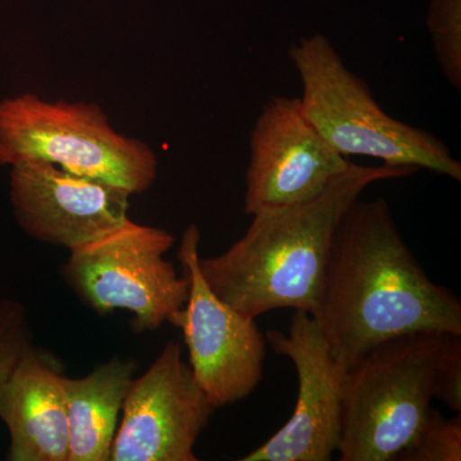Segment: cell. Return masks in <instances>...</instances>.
Returning <instances> with one entry per match:
<instances>
[{"mask_svg": "<svg viewBox=\"0 0 461 461\" xmlns=\"http://www.w3.org/2000/svg\"><path fill=\"white\" fill-rule=\"evenodd\" d=\"M312 317L346 369L387 339L461 335V300L423 271L382 198L342 215Z\"/></svg>", "mask_w": 461, "mask_h": 461, "instance_id": "obj_1", "label": "cell"}, {"mask_svg": "<svg viewBox=\"0 0 461 461\" xmlns=\"http://www.w3.org/2000/svg\"><path fill=\"white\" fill-rule=\"evenodd\" d=\"M418 171L351 163L317 198L253 214L235 244L220 256L199 258L200 271L215 295L247 317L282 308L313 315L342 215L375 182Z\"/></svg>", "mask_w": 461, "mask_h": 461, "instance_id": "obj_2", "label": "cell"}, {"mask_svg": "<svg viewBox=\"0 0 461 461\" xmlns=\"http://www.w3.org/2000/svg\"><path fill=\"white\" fill-rule=\"evenodd\" d=\"M288 58L302 81L303 113L339 154L429 169L461 181V163L447 145L433 133L387 114L323 33L293 42Z\"/></svg>", "mask_w": 461, "mask_h": 461, "instance_id": "obj_3", "label": "cell"}, {"mask_svg": "<svg viewBox=\"0 0 461 461\" xmlns=\"http://www.w3.org/2000/svg\"><path fill=\"white\" fill-rule=\"evenodd\" d=\"M26 160L108 182L131 195L150 189L158 176L156 151L115 131L99 105L32 93L0 102V166Z\"/></svg>", "mask_w": 461, "mask_h": 461, "instance_id": "obj_4", "label": "cell"}, {"mask_svg": "<svg viewBox=\"0 0 461 461\" xmlns=\"http://www.w3.org/2000/svg\"><path fill=\"white\" fill-rule=\"evenodd\" d=\"M444 336L420 332L387 339L346 369L339 460H396L411 444L435 397Z\"/></svg>", "mask_w": 461, "mask_h": 461, "instance_id": "obj_5", "label": "cell"}, {"mask_svg": "<svg viewBox=\"0 0 461 461\" xmlns=\"http://www.w3.org/2000/svg\"><path fill=\"white\" fill-rule=\"evenodd\" d=\"M176 239L131 218L95 241L69 251L63 278L76 296L100 315L122 309L133 330H156L173 323L189 296L186 276L165 259Z\"/></svg>", "mask_w": 461, "mask_h": 461, "instance_id": "obj_6", "label": "cell"}, {"mask_svg": "<svg viewBox=\"0 0 461 461\" xmlns=\"http://www.w3.org/2000/svg\"><path fill=\"white\" fill-rule=\"evenodd\" d=\"M199 227L190 224L181 238L178 260L189 281L186 304L173 321L182 330L189 366L214 409L251 395L264 375L266 336L256 320L215 295L199 267Z\"/></svg>", "mask_w": 461, "mask_h": 461, "instance_id": "obj_7", "label": "cell"}, {"mask_svg": "<svg viewBox=\"0 0 461 461\" xmlns=\"http://www.w3.org/2000/svg\"><path fill=\"white\" fill-rule=\"evenodd\" d=\"M350 166L309 122L299 98L271 96L250 133L245 213L317 198Z\"/></svg>", "mask_w": 461, "mask_h": 461, "instance_id": "obj_8", "label": "cell"}, {"mask_svg": "<svg viewBox=\"0 0 461 461\" xmlns=\"http://www.w3.org/2000/svg\"><path fill=\"white\" fill-rule=\"evenodd\" d=\"M215 409L182 357L167 342L124 399L109 461H196V442Z\"/></svg>", "mask_w": 461, "mask_h": 461, "instance_id": "obj_9", "label": "cell"}, {"mask_svg": "<svg viewBox=\"0 0 461 461\" xmlns=\"http://www.w3.org/2000/svg\"><path fill=\"white\" fill-rule=\"evenodd\" d=\"M276 354L295 366L299 393L287 423L241 461H329L338 453L346 368L330 351L317 321L295 311L287 335L266 333Z\"/></svg>", "mask_w": 461, "mask_h": 461, "instance_id": "obj_10", "label": "cell"}, {"mask_svg": "<svg viewBox=\"0 0 461 461\" xmlns=\"http://www.w3.org/2000/svg\"><path fill=\"white\" fill-rule=\"evenodd\" d=\"M131 194L42 160L11 167L9 200L30 238L68 251L95 241L129 220Z\"/></svg>", "mask_w": 461, "mask_h": 461, "instance_id": "obj_11", "label": "cell"}, {"mask_svg": "<svg viewBox=\"0 0 461 461\" xmlns=\"http://www.w3.org/2000/svg\"><path fill=\"white\" fill-rule=\"evenodd\" d=\"M65 375L30 348L0 391V420L9 433L8 460L68 461Z\"/></svg>", "mask_w": 461, "mask_h": 461, "instance_id": "obj_12", "label": "cell"}, {"mask_svg": "<svg viewBox=\"0 0 461 461\" xmlns=\"http://www.w3.org/2000/svg\"><path fill=\"white\" fill-rule=\"evenodd\" d=\"M138 364L114 357L81 378L63 379L68 461H109L127 391Z\"/></svg>", "mask_w": 461, "mask_h": 461, "instance_id": "obj_13", "label": "cell"}, {"mask_svg": "<svg viewBox=\"0 0 461 461\" xmlns=\"http://www.w3.org/2000/svg\"><path fill=\"white\" fill-rule=\"evenodd\" d=\"M426 26L446 80L461 89V0H429Z\"/></svg>", "mask_w": 461, "mask_h": 461, "instance_id": "obj_14", "label": "cell"}, {"mask_svg": "<svg viewBox=\"0 0 461 461\" xmlns=\"http://www.w3.org/2000/svg\"><path fill=\"white\" fill-rule=\"evenodd\" d=\"M402 461H460L461 417L445 418L430 408L411 444L399 454Z\"/></svg>", "mask_w": 461, "mask_h": 461, "instance_id": "obj_15", "label": "cell"}, {"mask_svg": "<svg viewBox=\"0 0 461 461\" xmlns=\"http://www.w3.org/2000/svg\"><path fill=\"white\" fill-rule=\"evenodd\" d=\"M32 348V332L25 305L3 297L0 299V391Z\"/></svg>", "mask_w": 461, "mask_h": 461, "instance_id": "obj_16", "label": "cell"}, {"mask_svg": "<svg viewBox=\"0 0 461 461\" xmlns=\"http://www.w3.org/2000/svg\"><path fill=\"white\" fill-rule=\"evenodd\" d=\"M435 397L461 411V335L445 333L436 366Z\"/></svg>", "mask_w": 461, "mask_h": 461, "instance_id": "obj_17", "label": "cell"}]
</instances>
